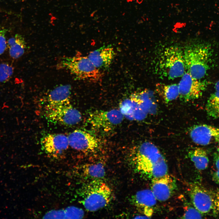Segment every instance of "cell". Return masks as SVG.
<instances>
[{
	"label": "cell",
	"mask_w": 219,
	"mask_h": 219,
	"mask_svg": "<svg viewBox=\"0 0 219 219\" xmlns=\"http://www.w3.org/2000/svg\"><path fill=\"white\" fill-rule=\"evenodd\" d=\"M157 90L162 96L166 103L176 99L179 97L178 85H166L158 83L156 85Z\"/></svg>",
	"instance_id": "ffe728a7"
},
{
	"label": "cell",
	"mask_w": 219,
	"mask_h": 219,
	"mask_svg": "<svg viewBox=\"0 0 219 219\" xmlns=\"http://www.w3.org/2000/svg\"><path fill=\"white\" fill-rule=\"evenodd\" d=\"M151 189L157 200L165 201L169 199L177 189L175 179L168 174L151 179Z\"/></svg>",
	"instance_id": "4fadbf2b"
},
{
	"label": "cell",
	"mask_w": 219,
	"mask_h": 219,
	"mask_svg": "<svg viewBox=\"0 0 219 219\" xmlns=\"http://www.w3.org/2000/svg\"><path fill=\"white\" fill-rule=\"evenodd\" d=\"M71 87L68 85H61L52 90L46 98V105L58 106L70 103Z\"/></svg>",
	"instance_id": "2e32d148"
},
{
	"label": "cell",
	"mask_w": 219,
	"mask_h": 219,
	"mask_svg": "<svg viewBox=\"0 0 219 219\" xmlns=\"http://www.w3.org/2000/svg\"><path fill=\"white\" fill-rule=\"evenodd\" d=\"M189 134L192 141L197 144L219 145V128L214 126L206 124L194 125L189 129Z\"/></svg>",
	"instance_id": "7c38bea8"
},
{
	"label": "cell",
	"mask_w": 219,
	"mask_h": 219,
	"mask_svg": "<svg viewBox=\"0 0 219 219\" xmlns=\"http://www.w3.org/2000/svg\"><path fill=\"white\" fill-rule=\"evenodd\" d=\"M123 118V114L117 109L107 111L96 110L89 113L87 122L94 128L107 132L120 124Z\"/></svg>",
	"instance_id": "52a82bcc"
},
{
	"label": "cell",
	"mask_w": 219,
	"mask_h": 219,
	"mask_svg": "<svg viewBox=\"0 0 219 219\" xmlns=\"http://www.w3.org/2000/svg\"><path fill=\"white\" fill-rule=\"evenodd\" d=\"M214 161L217 169L219 170V148L214 154Z\"/></svg>",
	"instance_id": "4316f807"
},
{
	"label": "cell",
	"mask_w": 219,
	"mask_h": 219,
	"mask_svg": "<svg viewBox=\"0 0 219 219\" xmlns=\"http://www.w3.org/2000/svg\"><path fill=\"white\" fill-rule=\"evenodd\" d=\"M115 56L111 46H104L90 52L87 56L94 65L99 70L109 67Z\"/></svg>",
	"instance_id": "9a60e30c"
},
{
	"label": "cell",
	"mask_w": 219,
	"mask_h": 219,
	"mask_svg": "<svg viewBox=\"0 0 219 219\" xmlns=\"http://www.w3.org/2000/svg\"><path fill=\"white\" fill-rule=\"evenodd\" d=\"M214 210L219 216V192L214 195Z\"/></svg>",
	"instance_id": "484cf974"
},
{
	"label": "cell",
	"mask_w": 219,
	"mask_h": 219,
	"mask_svg": "<svg viewBox=\"0 0 219 219\" xmlns=\"http://www.w3.org/2000/svg\"><path fill=\"white\" fill-rule=\"evenodd\" d=\"M133 161L138 172L151 179L167 174L168 168L165 158L151 142H144L136 148Z\"/></svg>",
	"instance_id": "6da1fadb"
},
{
	"label": "cell",
	"mask_w": 219,
	"mask_h": 219,
	"mask_svg": "<svg viewBox=\"0 0 219 219\" xmlns=\"http://www.w3.org/2000/svg\"><path fill=\"white\" fill-rule=\"evenodd\" d=\"M57 66L59 68L68 70L78 79L96 82L102 78V73L87 56L78 55L64 57Z\"/></svg>",
	"instance_id": "277c9868"
},
{
	"label": "cell",
	"mask_w": 219,
	"mask_h": 219,
	"mask_svg": "<svg viewBox=\"0 0 219 219\" xmlns=\"http://www.w3.org/2000/svg\"><path fill=\"white\" fill-rule=\"evenodd\" d=\"M81 201L88 211H97L106 206L112 199L110 188L101 180H93L83 189Z\"/></svg>",
	"instance_id": "3957f363"
},
{
	"label": "cell",
	"mask_w": 219,
	"mask_h": 219,
	"mask_svg": "<svg viewBox=\"0 0 219 219\" xmlns=\"http://www.w3.org/2000/svg\"><path fill=\"white\" fill-rule=\"evenodd\" d=\"M68 138L69 146L78 151L93 152L100 147L99 141L96 137L83 130L73 131L69 135Z\"/></svg>",
	"instance_id": "30bf717a"
},
{
	"label": "cell",
	"mask_w": 219,
	"mask_h": 219,
	"mask_svg": "<svg viewBox=\"0 0 219 219\" xmlns=\"http://www.w3.org/2000/svg\"><path fill=\"white\" fill-rule=\"evenodd\" d=\"M42 148L48 155L54 158L62 155L69 146L68 136L61 134H48L41 139Z\"/></svg>",
	"instance_id": "8fae6325"
},
{
	"label": "cell",
	"mask_w": 219,
	"mask_h": 219,
	"mask_svg": "<svg viewBox=\"0 0 219 219\" xmlns=\"http://www.w3.org/2000/svg\"><path fill=\"white\" fill-rule=\"evenodd\" d=\"M210 83L194 78L186 71L178 84L179 97L185 102L197 99L202 96Z\"/></svg>",
	"instance_id": "ba28073f"
},
{
	"label": "cell",
	"mask_w": 219,
	"mask_h": 219,
	"mask_svg": "<svg viewBox=\"0 0 219 219\" xmlns=\"http://www.w3.org/2000/svg\"><path fill=\"white\" fill-rule=\"evenodd\" d=\"M66 217H70L71 218H81L84 216L83 210L80 208L75 207L68 208L64 211Z\"/></svg>",
	"instance_id": "cb8c5ba5"
},
{
	"label": "cell",
	"mask_w": 219,
	"mask_h": 219,
	"mask_svg": "<svg viewBox=\"0 0 219 219\" xmlns=\"http://www.w3.org/2000/svg\"><path fill=\"white\" fill-rule=\"evenodd\" d=\"M203 214L193 206L188 204L185 207V211L182 216V218H202Z\"/></svg>",
	"instance_id": "603a6c76"
},
{
	"label": "cell",
	"mask_w": 219,
	"mask_h": 219,
	"mask_svg": "<svg viewBox=\"0 0 219 219\" xmlns=\"http://www.w3.org/2000/svg\"><path fill=\"white\" fill-rule=\"evenodd\" d=\"M7 42L9 55L12 58H18L23 54L26 48V43L21 35L16 34L9 38Z\"/></svg>",
	"instance_id": "e0dca14e"
},
{
	"label": "cell",
	"mask_w": 219,
	"mask_h": 219,
	"mask_svg": "<svg viewBox=\"0 0 219 219\" xmlns=\"http://www.w3.org/2000/svg\"><path fill=\"white\" fill-rule=\"evenodd\" d=\"M142 1H143V0H137V2L139 4L141 3L142 2Z\"/></svg>",
	"instance_id": "f546056e"
},
{
	"label": "cell",
	"mask_w": 219,
	"mask_h": 219,
	"mask_svg": "<svg viewBox=\"0 0 219 219\" xmlns=\"http://www.w3.org/2000/svg\"><path fill=\"white\" fill-rule=\"evenodd\" d=\"M188 156L198 170H204L208 166L209 159L204 149L196 148L190 150L188 152Z\"/></svg>",
	"instance_id": "ac0fdd59"
},
{
	"label": "cell",
	"mask_w": 219,
	"mask_h": 219,
	"mask_svg": "<svg viewBox=\"0 0 219 219\" xmlns=\"http://www.w3.org/2000/svg\"><path fill=\"white\" fill-rule=\"evenodd\" d=\"M82 171L84 176L91 181L101 180L105 174L104 167L100 162L86 164L82 167Z\"/></svg>",
	"instance_id": "d6986e66"
},
{
	"label": "cell",
	"mask_w": 219,
	"mask_h": 219,
	"mask_svg": "<svg viewBox=\"0 0 219 219\" xmlns=\"http://www.w3.org/2000/svg\"><path fill=\"white\" fill-rule=\"evenodd\" d=\"M214 88L216 91H219V80L215 83Z\"/></svg>",
	"instance_id": "f1b7e54d"
},
{
	"label": "cell",
	"mask_w": 219,
	"mask_h": 219,
	"mask_svg": "<svg viewBox=\"0 0 219 219\" xmlns=\"http://www.w3.org/2000/svg\"><path fill=\"white\" fill-rule=\"evenodd\" d=\"M157 200L151 190L149 189L138 191L131 198L134 205L145 216L149 217L153 213V207L156 204Z\"/></svg>",
	"instance_id": "5bb4252c"
},
{
	"label": "cell",
	"mask_w": 219,
	"mask_h": 219,
	"mask_svg": "<svg viewBox=\"0 0 219 219\" xmlns=\"http://www.w3.org/2000/svg\"><path fill=\"white\" fill-rule=\"evenodd\" d=\"M213 180L219 186V170L215 172L212 175Z\"/></svg>",
	"instance_id": "83f0119b"
},
{
	"label": "cell",
	"mask_w": 219,
	"mask_h": 219,
	"mask_svg": "<svg viewBox=\"0 0 219 219\" xmlns=\"http://www.w3.org/2000/svg\"><path fill=\"white\" fill-rule=\"evenodd\" d=\"M207 115L213 119H219V91L212 93L208 99L205 107Z\"/></svg>",
	"instance_id": "44dd1931"
},
{
	"label": "cell",
	"mask_w": 219,
	"mask_h": 219,
	"mask_svg": "<svg viewBox=\"0 0 219 219\" xmlns=\"http://www.w3.org/2000/svg\"><path fill=\"white\" fill-rule=\"evenodd\" d=\"M158 64L159 73L169 79L182 77L186 72L183 50L178 46L165 48Z\"/></svg>",
	"instance_id": "5b68a950"
},
{
	"label": "cell",
	"mask_w": 219,
	"mask_h": 219,
	"mask_svg": "<svg viewBox=\"0 0 219 219\" xmlns=\"http://www.w3.org/2000/svg\"><path fill=\"white\" fill-rule=\"evenodd\" d=\"M188 191L193 206L202 214L209 213L214 209V195L196 183L189 185Z\"/></svg>",
	"instance_id": "9c48e42d"
},
{
	"label": "cell",
	"mask_w": 219,
	"mask_h": 219,
	"mask_svg": "<svg viewBox=\"0 0 219 219\" xmlns=\"http://www.w3.org/2000/svg\"><path fill=\"white\" fill-rule=\"evenodd\" d=\"M13 70V67L8 63L0 64V82H7L12 77Z\"/></svg>",
	"instance_id": "7402d4cb"
},
{
	"label": "cell",
	"mask_w": 219,
	"mask_h": 219,
	"mask_svg": "<svg viewBox=\"0 0 219 219\" xmlns=\"http://www.w3.org/2000/svg\"><path fill=\"white\" fill-rule=\"evenodd\" d=\"M6 31L5 29H0V55L4 52L7 46L5 36Z\"/></svg>",
	"instance_id": "d4e9b609"
},
{
	"label": "cell",
	"mask_w": 219,
	"mask_h": 219,
	"mask_svg": "<svg viewBox=\"0 0 219 219\" xmlns=\"http://www.w3.org/2000/svg\"><path fill=\"white\" fill-rule=\"evenodd\" d=\"M132 0H127V2H131V1H132Z\"/></svg>",
	"instance_id": "4dcf8cb0"
},
{
	"label": "cell",
	"mask_w": 219,
	"mask_h": 219,
	"mask_svg": "<svg viewBox=\"0 0 219 219\" xmlns=\"http://www.w3.org/2000/svg\"><path fill=\"white\" fill-rule=\"evenodd\" d=\"M44 113L51 122L66 126L77 124L82 119L81 113L70 103L58 106L45 105Z\"/></svg>",
	"instance_id": "8992f818"
},
{
	"label": "cell",
	"mask_w": 219,
	"mask_h": 219,
	"mask_svg": "<svg viewBox=\"0 0 219 219\" xmlns=\"http://www.w3.org/2000/svg\"><path fill=\"white\" fill-rule=\"evenodd\" d=\"M186 70L191 75L202 79L210 69L214 50L211 43L208 41H194L183 50Z\"/></svg>",
	"instance_id": "7a4b0ae2"
}]
</instances>
